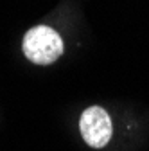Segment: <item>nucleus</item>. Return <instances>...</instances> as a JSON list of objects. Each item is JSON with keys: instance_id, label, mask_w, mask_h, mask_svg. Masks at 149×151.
Here are the masks:
<instances>
[{"instance_id": "f257e3e1", "label": "nucleus", "mask_w": 149, "mask_h": 151, "mask_svg": "<svg viewBox=\"0 0 149 151\" xmlns=\"http://www.w3.org/2000/svg\"><path fill=\"white\" fill-rule=\"evenodd\" d=\"M22 49L25 58L36 65H50L63 54V40L49 25H36L24 36Z\"/></svg>"}, {"instance_id": "f03ea898", "label": "nucleus", "mask_w": 149, "mask_h": 151, "mask_svg": "<svg viewBox=\"0 0 149 151\" xmlns=\"http://www.w3.org/2000/svg\"><path fill=\"white\" fill-rule=\"evenodd\" d=\"M79 129L85 142L90 147H104L113 133L111 128V119L106 113L104 108L101 106H90L83 111L81 121H79Z\"/></svg>"}]
</instances>
